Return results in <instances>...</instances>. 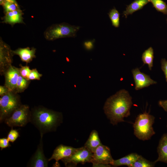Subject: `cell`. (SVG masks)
Masks as SVG:
<instances>
[{"mask_svg": "<svg viewBox=\"0 0 167 167\" xmlns=\"http://www.w3.org/2000/svg\"><path fill=\"white\" fill-rule=\"evenodd\" d=\"M132 98L129 92L122 89L108 98L103 109L110 123L113 125L124 122V119L130 115Z\"/></svg>", "mask_w": 167, "mask_h": 167, "instance_id": "cell-1", "label": "cell"}, {"mask_svg": "<svg viewBox=\"0 0 167 167\" xmlns=\"http://www.w3.org/2000/svg\"><path fill=\"white\" fill-rule=\"evenodd\" d=\"M61 113L44 108L35 109L31 114V122L39 131L40 135L56 131L62 123Z\"/></svg>", "mask_w": 167, "mask_h": 167, "instance_id": "cell-2", "label": "cell"}, {"mask_svg": "<svg viewBox=\"0 0 167 167\" xmlns=\"http://www.w3.org/2000/svg\"><path fill=\"white\" fill-rule=\"evenodd\" d=\"M155 117L146 111L139 114L133 124L134 133L143 141L150 139L156 133L153 127Z\"/></svg>", "mask_w": 167, "mask_h": 167, "instance_id": "cell-3", "label": "cell"}, {"mask_svg": "<svg viewBox=\"0 0 167 167\" xmlns=\"http://www.w3.org/2000/svg\"><path fill=\"white\" fill-rule=\"evenodd\" d=\"M80 27L66 23L53 24L46 29L44 36L46 40L49 41L63 38L75 37Z\"/></svg>", "mask_w": 167, "mask_h": 167, "instance_id": "cell-4", "label": "cell"}, {"mask_svg": "<svg viewBox=\"0 0 167 167\" xmlns=\"http://www.w3.org/2000/svg\"><path fill=\"white\" fill-rule=\"evenodd\" d=\"M20 105L17 97L9 92L0 98V122H2L11 116Z\"/></svg>", "mask_w": 167, "mask_h": 167, "instance_id": "cell-5", "label": "cell"}, {"mask_svg": "<svg viewBox=\"0 0 167 167\" xmlns=\"http://www.w3.org/2000/svg\"><path fill=\"white\" fill-rule=\"evenodd\" d=\"M31 113L27 105H20L10 117L5 119L4 122L9 127H23L30 122Z\"/></svg>", "mask_w": 167, "mask_h": 167, "instance_id": "cell-6", "label": "cell"}, {"mask_svg": "<svg viewBox=\"0 0 167 167\" xmlns=\"http://www.w3.org/2000/svg\"><path fill=\"white\" fill-rule=\"evenodd\" d=\"M114 160L109 148L102 144L93 153L91 163L93 167H111Z\"/></svg>", "mask_w": 167, "mask_h": 167, "instance_id": "cell-7", "label": "cell"}, {"mask_svg": "<svg viewBox=\"0 0 167 167\" xmlns=\"http://www.w3.org/2000/svg\"><path fill=\"white\" fill-rule=\"evenodd\" d=\"M93 153L84 146L79 148L72 155L62 160L66 166H75L79 163L91 162Z\"/></svg>", "mask_w": 167, "mask_h": 167, "instance_id": "cell-8", "label": "cell"}, {"mask_svg": "<svg viewBox=\"0 0 167 167\" xmlns=\"http://www.w3.org/2000/svg\"><path fill=\"white\" fill-rule=\"evenodd\" d=\"M131 72L135 83V89L136 90L157 83L152 79L149 75L141 72L139 68L133 69Z\"/></svg>", "mask_w": 167, "mask_h": 167, "instance_id": "cell-9", "label": "cell"}, {"mask_svg": "<svg viewBox=\"0 0 167 167\" xmlns=\"http://www.w3.org/2000/svg\"><path fill=\"white\" fill-rule=\"evenodd\" d=\"M13 54L10 47L4 42L2 38L0 39V67L1 72L11 65Z\"/></svg>", "mask_w": 167, "mask_h": 167, "instance_id": "cell-10", "label": "cell"}, {"mask_svg": "<svg viewBox=\"0 0 167 167\" xmlns=\"http://www.w3.org/2000/svg\"><path fill=\"white\" fill-rule=\"evenodd\" d=\"M43 135H41L40 143L37 149L31 159L30 166L33 167H46L48 166V159L44 153L42 138Z\"/></svg>", "mask_w": 167, "mask_h": 167, "instance_id": "cell-11", "label": "cell"}, {"mask_svg": "<svg viewBox=\"0 0 167 167\" xmlns=\"http://www.w3.org/2000/svg\"><path fill=\"white\" fill-rule=\"evenodd\" d=\"M71 146L60 144L54 150L51 156L48 159L49 161L54 160L56 163L60 160L69 157L78 149Z\"/></svg>", "mask_w": 167, "mask_h": 167, "instance_id": "cell-12", "label": "cell"}, {"mask_svg": "<svg viewBox=\"0 0 167 167\" xmlns=\"http://www.w3.org/2000/svg\"><path fill=\"white\" fill-rule=\"evenodd\" d=\"M19 75V69L15 66L11 65L6 70L5 73V86L10 92L16 89Z\"/></svg>", "mask_w": 167, "mask_h": 167, "instance_id": "cell-13", "label": "cell"}, {"mask_svg": "<svg viewBox=\"0 0 167 167\" xmlns=\"http://www.w3.org/2000/svg\"><path fill=\"white\" fill-rule=\"evenodd\" d=\"M23 14L20 9L7 12L5 14L2 22L12 26L16 24H24L22 16Z\"/></svg>", "mask_w": 167, "mask_h": 167, "instance_id": "cell-14", "label": "cell"}, {"mask_svg": "<svg viewBox=\"0 0 167 167\" xmlns=\"http://www.w3.org/2000/svg\"><path fill=\"white\" fill-rule=\"evenodd\" d=\"M158 154L155 163L160 161L167 164V133L163 134L161 137L157 148Z\"/></svg>", "mask_w": 167, "mask_h": 167, "instance_id": "cell-15", "label": "cell"}, {"mask_svg": "<svg viewBox=\"0 0 167 167\" xmlns=\"http://www.w3.org/2000/svg\"><path fill=\"white\" fill-rule=\"evenodd\" d=\"M36 49L34 48H30L27 47L19 48L15 50H12V52L13 54L19 55L22 61L27 63L32 61L36 57Z\"/></svg>", "mask_w": 167, "mask_h": 167, "instance_id": "cell-16", "label": "cell"}, {"mask_svg": "<svg viewBox=\"0 0 167 167\" xmlns=\"http://www.w3.org/2000/svg\"><path fill=\"white\" fill-rule=\"evenodd\" d=\"M101 144L98 132L94 130L91 131L84 146L93 153L96 148Z\"/></svg>", "mask_w": 167, "mask_h": 167, "instance_id": "cell-17", "label": "cell"}, {"mask_svg": "<svg viewBox=\"0 0 167 167\" xmlns=\"http://www.w3.org/2000/svg\"><path fill=\"white\" fill-rule=\"evenodd\" d=\"M140 155L136 153H132L119 159L114 160L113 166L117 167L126 165L130 167L139 157Z\"/></svg>", "mask_w": 167, "mask_h": 167, "instance_id": "cell-18", "label": "cell"}, {"mask_svg": "<svg viewBox=\"0 0 167 167\" xmlns=\"http://www.w3.org/2000/svg\"><path fill=\"white\" fill-rule=\"evenodd\" d=\"M149 2L148 0H135L127 6L126 10L123 12V15L127 18L129 15L142 9Z\"/></svg>", "mask_w": 167, "mask_h": 167, "instance_id": "cell-19", "label": "cell"}, {"mask_svg": "<svg viewBox=\"0 0 167 167\" xmlns=\"http://www.w3.org/2000/svg\"><path fill=\"white\" fill-rule=\"evenodd\" d=\"M154 59L153 49L150 47L145 50L142 54V59L144 64H147L150 70H151L153 66Z\"/></svg>", "mask_w": 167, "mask_h": 167, "instance_id": "cell-20", "label": "cell"}, {"mask_svg": "<svg viewBox=\"0 0 167 167\" xmlns=\"http://www.w3.org/2000/svg\"><path fill=\"white\" fill-rule=\"evenodd\" d=\"M156 163L148 161L142 156L139 157L131 166L130 167H153Z\"/></svg>", "mask_w": 167, "mask_h": 167, "instance_id": "cell-21", "label": "cell"}, {"mask_svg": "<svg viewBox=\"0 0 167 167\" xmlns=\"http://www.w3.org/2000/svg\"><path fill=\"white\" fill-rule=\"evenodd\" d=\"M158 11L167 14V5L162 0H148Z\"/></svg>", "mask_w": 167, "mask_h": 167, "instance_id": "cell-22", "label": "cell"}, {"mask_svg": "<svg viewBox=\"0 0 167 167\" xmlns=\"http://www.w3.org/2000/svg\"><path fill=\"white\" fill-rule=\"evenodd\" d=\"M108 14L112 25L116 28L118 27L119 26L120 14L118 11L114 8L110 11Z\"/></svg>", "mask_w": 167, "mask_h": 167, "instance_id": "cell-23", "label": "cell"}, {"mask_svg": "<svg viewBox=\"0 0 167 167\" xmlns=\"http://www.w3.org/2000/svg\"><path fill=\"white\" fill-rule=\"evenodd\" d=\"M28 80L20 74L15 89L17 92H21L26 88L28 84Z\"/></svg>", "mask_w": 167, "mask_h": 167, "instance_id": "cell-24", "label": "cell"}, {"mask_svg": "<svg viewBox=\"0 0 167 167\" xmlns=\"http://www.w3.org/2000/svg\"><path fill=\"white\" fill-rule=\"evenodd\" d=\"M2 6L5 14L9 12L20 9L19 5H17L14 3L6 1Z\"/></svg>", "mask_w": 167, "mask_h": 167, "instance_id": "cell-25", "label": "cell"}, {"mask_svg": "<svg viewBox=\"0 0 167 167\" xmlns=\"http://www.w3.org/2000/svg\"><path fill=\"white\" fill-rule=\"evenodd\" d=\"M19 134L16 130L11 129L8 133L7 138L10 142H14L19 137Z\"/></svg>", "mask_w": 167, "mask_h": 167, "instance_id": "cell-26", "label": "cell"}, {"mask_svg": "<svg viewBox=\"0 0 167 167\" xmlns=\"http://www.w3.org/2000/svg\"><path fill=\"white\" fill-rule=\"evenodd\" d=\"M20 74L23 77L28 80V78L31 71L29 66H21L19 69Z\"/></svg>", "mask_w": 167, "mask_h": 167, "instance_id": "cell-27", "label": "cell"}, {"mask_svg": "<svg viewBox=\"0 0 167 167\" xmlns=\"http://www.w3.org/2000/svg\"><path fill=\"white\" fill-rule=\"evenodd\" d=\"M42 75L39 73L36 69L31 70L28 78V80H39L42 76Z\"/></svg>", "mask_w": 167, "mask_h": 167, "instance_id": "cell-28", "label": "cell"}, {"mask_svg": "<svg viewBox=\"0 0 167 167\" xmlns=\"http://www.w3.org/2000/svg\"><path fill=\"white\" fill-rule=\"evenodd\" d=\"M161 67L165 75V80L167 82V60L162 58L161 60Z\"/></svg>", "mask_w": 167, "mask_h": 167, "instance_id": "cell-29", "label": "cell"}, {"mask_svg": "<svg viewBox=\"0 0 167 167\" xmlns=\"http://www.w3.org/2000/svg\"><path fill=\"white\" fill-rule=\"evenodd\" d=\"M9 141L7 138H3L0 139V147L1 150L10 146Z\"/></svg>", "mask_w": 167, "mask_h": 167, "instance_id": "cell-30", "label": "cell"}, {"mask_svg": "<svg viewBox=\"0 0 167 167\" xmlns=\"http://www.w3.org/2000/svg\"><path fill=\"white\" fill-rule=\"evenodd\" d=\"M159 106L161 107L165 112H167V99L161 100L158 102Z\"/></svg>", "mask_w": 167, "mask_h": 167, "instance_id": "cell-31", "label": "cell"}, {"mask_svg": "<svg viewBox=\"0 0 167 167\" xmlns=\"http://www.w3.org/2000/svg\"><path fill=\"white\" fill-rule=\"evenodd\" d=\"M10 92L6 86H0V95L2 96Z\"/></svg>", "mask_w": 167, "mask_h": 167, "instance_id": "cell-32", "label": "cell"}, {"mask_svg": "<svg viewBox=\"0 0 167 167\" xmlns=\"http://www.w3.org/2000/svg\"><path fill=\"white\" fill-rule=\"evenodd\" d=\"M5 0L6 2H8L14 3L15 4L17 5H19L18 4L16 0Z\"/></svg>", "mask_w": 167, "mask_h": 167, "instance_id": "cell-33", "label": "cell"}, {"mask_svg": "<svg viewBox=\"0 0 167 167\" xmlns=\"http://www.w3.org/2000/svg\"><path fill=\"white\" fill-rule=\"evenodd\" d=\"M5 0H0V4L2 6V5L5 3L6 2Z\"/></svg>", "mask_w": 167, "mask_h": 167, "instance_id": "cell-34", "label": "cell"}, {"mask_svg": "<svg viewBox=\"0 0 167 167\" xmlns=\"http://www.w3.org/2000/svg\"></svg>", "mask_w": 167, "mask_h": 167, "instance_id": "cell-35", "label": "cell"}, {"mask_svg": "<svg viewBox=\"0 0 167 167\" xmlns=\"http://www.w3.org/2000/svg\"></svg>", "mask_w": 167, "mask_h": 167, "instance_id": "cell-36", "label": "cell"}]
</instances>
